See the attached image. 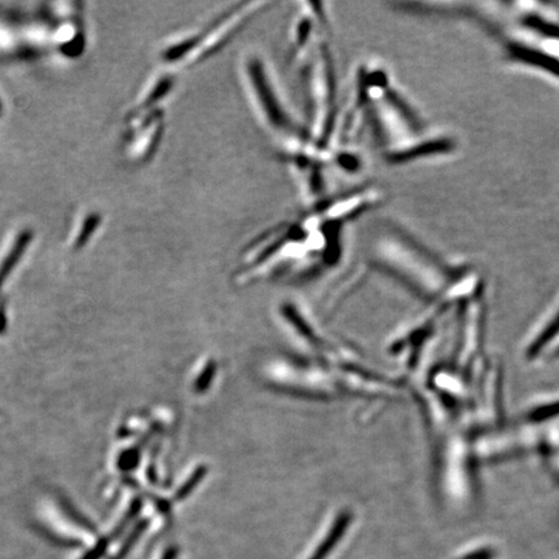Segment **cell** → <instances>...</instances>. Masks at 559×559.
<instances>
[{"instance_id":"cell-1","label":"cell","mask_w":559,"mask_h":559,"mask_svg":"<svg viewBox=\"0 0 559 559\" xmlns=\"http://www.w3.org/2000/svg\"><path fill=\"white\" fill-rule=\"evenodd\" d=\"M365 96L374 104L378 136H380L382 147L385 148L387 156L393 160H404V158L447 149V140H429L422 134V127L412 116L406 105L387 88L384 74H376L374 82L372 78Z\"/></svg>"},{"instance_id":"cell-3","label":"cell","mask_w":559,"mask_h":559,"mask_svg":"<svg viewBox=\"0 0 559 559\" xmlns=\"http://www.w3.org/2000/svg\"><path fill=\"white\" fill-rule=\"evenodd\" d=\"M246 72H248V77H250V82H252L254 95L257 98L259 107H261L263 116L267 118V121L275 129H289V118L286 116L283 107H281V101L277 98L271 81H268L261 61L250 59L248 66H246Z\"/></svg>"},{"instance_id":"cell-12","label":"cell","mask_w":559,"mask_h":559,"mask_svg":"<svg viewBox=\"0 0 559 559\" xmlns=\"http://www.w3.org/2000/svg\"><path fill=\"white\" fill-rule=\"evenodd\" d=\"M559 358V336L557 340L553 342V345L550 346L547 354H545L543 360H550V359H557Z\"/></svg>"},{"instance_id":"cell-5","label":"cell","mask_w":559,"mask_h":559,"mask_svg":"<svg viewBox=\"0 0 559 559\" xmlns=\"http://www.w3.org/2000/svg\"><path fill=\"white\" fill-rule=\"evenodd\" d=\"M351 522V513L342 512L338 514L336 521H334L333 526L330 527L328 534L325 535L324 540L321 541L314 554H312V556L308 559H327L329 557V554L332 553L334 549H336L338 544H340L343 536L346 535Z\"/></svg>"},{"instance_id":"cell-2","label":"cell","mask_w":559,"mask_h":559,"mask_svg":"<svg viewBox=\"0 0 559 559\" xmlns=\"http://www.w3.org/2000/svg\"><path fill=\"white\" fill-rule=\"evenodd\" d=\"M438 487L444 499L465 504L473 500L475 492L474 435L455 426L438 435Z\"/></svg>"},{"instance_id":"cell-8","label":"cell","mask_w":559,"mask_h":559,"mask_svg":"<svg viewBox=\"0 0 559 559\" xmlns=\"http://www.w3.org/2000/svg\"><path fill=\"white\" fill-rule=\"evenodd\" d=\"M496 550L491 545H478V547L470 548L461 553L455 559H495Z\"/></svg>"},{"instance_id":"cell-9","label":"cell","mask_w":559,"mask_h":559,"mask_svg":"<svg viewBox=\"0 0 559 559\" xmlns=\"http://www.w3.org/2000/svg\"><path fill=\"white\" fill-rule=\"evenodd\" d=\"M100 223L99 215H90L85 222V226H83V230L81 235L78 236L77 246L85 245L87 240L90 239L92 233L95 232L96 228H98Z\"/></svg>"},{"instance_id":"cell-11","label":"cell","mask_w":559,"mask_h":559,"mask_svg":"<svg viewBox=\"0 0 559 559\" xmlns=\"http://www.w3.org/2000/svg\"><path fill=\"white\" fill-rule=\"evenodd\" d=\"M214 374V369L213 367H211L209 369V371H205L204 374H202L200 381H198V389L202 390L205 389L206 386L209 385V382L211 380V377H213Z\"/></svg>"},{"instance_id":"cell-6","label":"cell","mask_w":559,"mask_h":559,"mask_svg":"<svg viewBox=\"0 0 559 559\" xmlns=\"http://www.w3.org/2000/svg\"><path fill=\"white\" fill-rule=\"evenodd\" d=\"M539 451L543 453L550 469L559 479V420L544 426Z\"/></svg>"},{"instance_id":"cell-7","label":"cell","mask_w":559,"mask_h":559,"mask_svg":"<svg viewBox=\"0 0 559 559\" xmlns=\"http://www.w3.org/2000/svg\"><path fill=\"white\" fill-rule=\"evenodd\" d=\"M30 239H32V235L30 232L22 233L17 240L15 248L12 249L10 255H8L6 261H4L2 268H0V286L6 280V277L10 272L13 270V267L16 266V263L19 262L21 255L24 254L26 246H28Z\"/></svg>"},{"instance_id":"cell-10","label":"cell","mask_w":559,"mask_h":559,"mask_svg":"<svg viewBox=\"0 0 559 559\" xmlns=\"http://www.w3.org/2000/svg\"><path fill=\"white\" fill-rule=\"evenodd\" d=\"M205 475V469H198L195 474L192 475V478L184 484L180 491L178 492V499H183L184 496H187L189 492L195 488L196 484L200 483L202 477Z\"/></svg>"},{"instance_id":"cell-4","label":"cell","mask_w":559,"mask_h":559,"mask_svg":"<svg viewBox=\"0 0 559 559\" xmlns=\"http://www.w3.org/2000/svg\"><path fill=\"white\" fill-rule=\"evenodd\" d=\"M558 336L559 299L527 334L526 340L523 342V356L530 363L538 362V360L540 362Z\"/></svg>"}]
</instances>
